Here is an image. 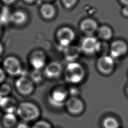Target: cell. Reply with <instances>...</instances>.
<instances>
[{"label":"cell","instance_id":"cell-1","mask_svg":"<svg viewBox=\"0 0 128 128\" xmlns=\"http://www.w3.org/2000/svg\"><path fill=\"white\" fill-rule=\"evenodd\" d=\"M85 75L84 68L80 64L76 62H68L64 72L65 80L73 84L81 82L84 79Z\"/></svg>","mask_w":128,"mask_h":128},{"label":"cell","instance_id":"cell-2","mask_svg":"<svg viewBox=\"0 0 128 128\" xmlns=\"http://www.w3.org/2000/svg\"><path fill=\"white\" fill-rule=\"evenodd\" d=\"M17 115L24 121L31 122L36 120L40 116V110L34 103L24 102L20 103L16 110Z\"/></svg>","mask_w":128,"mask_h":128},{"label":"cell","instance_id":"cell-3","mask_svg":"<svg viewBox=\"0 0 128 128\" xmlns=\"http://www.w3.org/2000/svg\"><path fill=\"white\" fill-rule=\"evenodd\" d=\"M2 65L5 72L10 76H18L21 75L22 72L21 63L15 56H9L5 58Z\"/></svg>","mask_w":128,"mask_h":128},{"label":"cell","instance_id":"cell-4","mask_svg":"<svg viewBox=\"0 0 128 128\" xmlns=\"http://www.w3.org/2000/svg\"><path fill=\"white\" fill-rule=\"evenodd\" d=\"M68 90L62 88L53 90L48 96V101L50 104L56 108H60L65 105L68 98Z\"/></svg>","mask_w":128,"mask_h":128},{"label":"cell","instance_id":"cell-5","mask_svg":"<svg viewBox=\"0 0 128 128\" xmlns=\"http://www.w3.org/2000/svg\"><path fill=\"white\" fill-rule=\"evenodd\" d=\"M15 86L18 92L24 96L30 94L34 90V83L30 78L24 76L17 78L15 82Z\"/></svg>","mask_w":128,"mask_h":128},{"label":"cell","instance_id":"cell-6","mask_svg":"<svg viewBox=\"0 0 128 128\" xmlns=\"http://www.w3.org/2000/svg\"><path fill=\"white\" fill-rule=\"evenodd\" d=\"M110 56H102L97 61L96 66L98 70L102 74H110L114 68V60Z\"/></svg>","mask_w":128,"mask_h":128},{"label":"cell","instance_id":"cell-7","mask_svg":"<svg viewBox=\"0 0 128 128\" xmlns=\"http://www.w3.org/2000/svg\"><path fill=\"white\" fill-rule=\"evenodd\" d=\"M69 113L74 115L80 114L84 110V106L82 100L78 96H70L65 104Z\"/></svg>","mask_w":128,"mask_h":128},{"label":"cell","instance_id":"cell-8","mask_svg":"<svg viewBox=\"0 0 128 128\" xmlns=\"http://www.w3.org/2000/svg\"><path fill=\"white\" fill-rule=\"evenodd\" d=\"M57 37L60 47L64 50L69 46L74 38V33L70 28L64 27L60 29L57 33Z\"/></svg>","mask_w":128,"mask_h":128},{"label":"cell","instance_id":"cell-9","mask_svg":"<svg viewBox=\"0 0 128 128\" xmlns=\"http://www.w3.org/2000/svg\"><path fill=\"white\" fill-rule=\"evenodd\" d=\"M100 48V44L94 37L88 36L82 41L81 50L86 54H94L98 52Z\"/></svg>","mask_w":128,"mask_h":128},{"label":"cell","instance_id":"cell-10","mask_svg":"<svg viewBox=\"0 0 128 128\" xmlns=\"http://www.w3.org/2000/svg\"><path fill=\"white\" fill-rule=\"evenodd\" d=\"M128 50V46L124 41L118 40L113 42L110 46V56L114 59L124 55Z\"/></svg>","mask_w":128,"mask_h":128},{"label":"cell","instance_id":"cell-11","mask_svg":"<svg viewBox=\"0 0 128 128\" xmlns=\"http://www.w3.org/2000/svg\"><path fill=\"white\" fill-rule=\"evenodd\" d=\"M46 57L41 51L33 52L30 58V63L34 70H41L46 65Z\"/></svg>","mask_w":128,"mask_h":128},{"label":"cell","instance_id":"cell-12","mask_svg":"<svg viewBox=\"0 0 128 128\" xmlns=\"http://www.w3.org/2000/svg\"><path fill=\"white\" fill-rule=\"evenodd\" d=\"M62 67L61 64L56 62H53L47 64L44 70V74L48 78H58L61 74Z\"/></svg>","mask_w":128,"mask_h":128},{"label":"cell","instance_id":"cell-13","mask_svg":"<svg viewBox=\"0 0 128 128\" xmlns=\"http://www.w3.org/2000/svg\"><path fill=\"white\" fill-rule=\"evenodd\" d=\"M18 106L16 100L12 97L6 96L0 98V108L5 113H14Z\"/></svg>","mask_w":128,"mask_h":128},{"label":"cell","instance_id":"cell-14","mask_svg":"<svg viewBox=\"0 0 128 128\" xmlns=\"http://www.w3.org/2000/svg\"><path fill=\"white\" fill-rule=\"evenodd\" d=\"M96 22L93 20L87 18L84 20L80 24L81 30L86 34L90 35L94 33L97 30Z\"/></svg>","mask_w":128,"mask_h":128},{"label":"cell","instance_id":"cell-15","mask_svg":"<svg viewBox=\"0 0 128 128\" xmlns=\"http://www.w3.org/2000/svg\"><path fill=\"white\" fill-rule=\"evenodd\" d=\"M2 122L4 128H13L17 125V118L14 113H5Z\"/></svg>","mask_w":128,"mask_h":128},{"label":"cell","instance_id":"cell-16","mask_svg":"<svg viewBox=\"0 0 128 128\" xmlns=\"http://www.w3.org/2000/svg\"><path fill=\"white\" fill-rule=\"evenodd\" d=\"M64 56L66 60L68 62H76V60L78 58L80 50L78 48L76 47H68L64 50Z\"/></svg>","mask_w":128,"mask_h":128},{"label":"cell","instance_id":"cell-17","mask_svg":"<svg viewBox=\"0 0 128 128\" xmlns=\"http://www.w3.org/2000/svg\"><path fill=\"white\" fill-rule=\"evenodd\" d=\"M26 19L27 16L24 12L18 10L12 13L10 22H12L16 24L21 25L26 22Z\"/></svg>","mask_w":128,"mask_h":128},{"label":"cell","instance_id":"cell-18","mask_svg":"<svg viewBox=\"0 0 128 128\" xmlns=\"http://www.w3.org/2000/svg\"><path fill=\"white\" fill-rule=\"evenodd\" d=\"M104 128H118L119 122L117 119L112 116H108L102 121Z\"/></svg>","mask_w":128,"mask_h":128},{"label":"cell","instance_id":"cell-19","mask_svg":"<svg viewBox=\"0 0 128 128\" xmlns=\"http://www.w3.org/2000/svg\"><path fill=\"white\" fill-rule=\"evenodd\" d=\"M12 13L7 7H4L0 12V24H5L10 22Z\"/></svg>","mask_w":128,"mask_h":128},{"label":"cell","instance_id":"cell-20","mask_svg":"<svg viewBox=\"0 0 128 128\" xmlns=\"http://www.w3.org/2000/svg\"><path fill=\"white\" fill-rule=\"evenodd\" d=\"M42 15L46 18H50L54 16L55 12L54 7L50 4H44L41 8Z\"/></svg>","mask_w":128,"mask_h":128},{"label":"cell","instance_id":"cell-21","mask_svg":"<svg viewBox=\"0 0 128 128\" xmlns=\"http://www.w3.org/2000/svg\"><path fill=\"white\" fill-rule=\"evenodd\" d=\"M99 36L104 40H108L111 38L112 33L111 29L107 26H102L98 30Z\"/></svg>","mask_w":128,"mask_h":128},{"label":"cell","instance_id":"cell-22","mask_svg":"<svg viewBox=\"0 0 128 128\" xmlns=\"http://www.w3.org/2000/svg\"><path fill=\"white\" fill-rule=\"evenodd\" d=\"M30 78L35 84H38L42 82L43 80V76L41 72V70H33L30 72Z\"/></svg>","mask_w":128,"mask_h":128},{"label":"cell","instance_id":"cell-23","mask_svg":"<svg viewBox=\"0 0 128 128\" xmlns=\"http://www.w3.org/2000/svg\"><path fill=\"white\" fill-rule=\"evenodd\" d=\"M10 86L7 84H3L0 86V98L6 96L11 92Z\"/></svg>","mask_w":128,"mask_h":128},{"label":"cell","instance_id":"cell-24","mask_svg":"<svg viewBox=\"0 0 128 128\" xmlns=\"http://www.w3.org/2000/svg\"><path fill=\"white\" fill-rule=\"evenodd\" d=\"M30 128H52V125L44 120H38L34 122Z\"/></svg>","mask_w":128,"mask_h":128},{"label":"cell","instance_id":"cell-25","mask_svg":"<svg viewBox=\"0 0 128 128\" xmlns=\"http://www.w3.org/2000/svg\"><path fill=\"white\" fill-rule=\"evenodd\" d=\"M67 90L70 96H78L80 94L79 89L76 86H71Z\"/></svg>","mask_w":128,"mask_h":128},{"label":"cell","instance_id":"cell-26","mask_svg":"<svg viewBox=\"0 0 128 128\" xmlns=\"http://www.w3.org/2000/svg\"><path fill=\"white\" fill-rule=\"evenodd\" d=\"M62 1L64 6L66 8H70L75 4L76 0H62Z\"/></svg>","mask_w":128,"mask_h":128},{"label":"cell","instance_id":"cell-27","mask_svg":"<svg viewBox=\"0 0 128 128\" xmlns=\"http://www.w3.org/2000/svg\"><path fill=\"white\" fill-rule=\"evenodd\" d=\"M6 79V72L0 67V83H2Z\"/></svg>","mask_w":128,"mask_h":128},{"label":"cell","instance_id":"cell-28","mask_svg":"<svg viewBox=\"0 0 128 128\" xmlns=\"http://www.w3.org/2000/svg\"><path fill=\"white\" fill-rule=\"evenodd\" d=\"M16 128H30L29 126L24 123H20L16 126Z\"/></svg>","mask_w":128,"mask_h":128},{"label":"cell","instance_id":"cell-29","mask_svg":"<svg viewBox=\"0 0 128 128\" xmlns=\"http://www.w3.org/2000/svg\"><path fill=\"white\" fill-rule=\"evenodd\" d=\"M122 14L126 16H128V6H125L122 9Z\"/></svg>","mask_w":128,"mask_h":128},{"label":"cell","instance_id":"cell-30","mask_svg":"<svg viewBox=\"0 0 128 128\" xmlns=\"http://www.w3.org/2000/svg\"><path fill=\"white\" fill-rule=\"evenodd\" d=\"M4 3L7 4H11L14 2L16 0H2Z\"/></svg>","mask_w":128,"mask_h":128},{"label":"cell","instance_id":"cell-31","mask_svg":"<svg viewBox=\"0 0 128 128\" xmlns=\"http://www.w3.org/2000/svg\"><path fill=\"white\" fill-rule=\"evenodd\" d=\"M120 1L126 6H128V0H120Z\"/></svg>","mask_w":128,"mask_h":128},{"label":"cell","instance_id":"cell-32","mask_svg":"<svg viewBox=\"0 0 128 128\" xmlns=\"http://www.w3.org/2000/svg\"><path fill=\"white\" fill-rule=\"evenodd\" d=\"M2 51H3V46L2 44L0 42V54L2 53Z\"/></svg>","mask_w":128,"mask_h":128},{"label":"cell","instance_id":"cell-33","mask_svg":"<svg viewBox=\"0 0 128 128\" xmlns=\"http://www.w3.org/2000/svg\"><path fill=\"white\" fill-rule=\"evenodd\" d=\"M24 0L26 1V2H33V1L34 0Z\"/></svg>","mask_w":128,"mask_h":128},{"label":"cell","instance_id":"cell-34","mask_svg":"<svg viewBox=\"0 0 128 128\" xmlns=\"http://www.w3.org/2000/svg\"><path fill=\"white\" fill-rule=\"evenodd\" d=\"M126 93H127V94H128V86H127V87H126Z\"/></svg>","mask_w":128,"mask_h":128},{"label":"cell","instance_id":"cell-35","mask_svg":"<svg viewBox=\"0 0 128 128\" xmlns=\"http://www.w3.org/2000/svg\"><path fill=\"white\" fill-rule=\"evenodd\" d=\"M1 26H2V24H0V34H1V30H2V28H1Z\"/></svg>","mask_w":128,"mask_h":128}]
</instances>
